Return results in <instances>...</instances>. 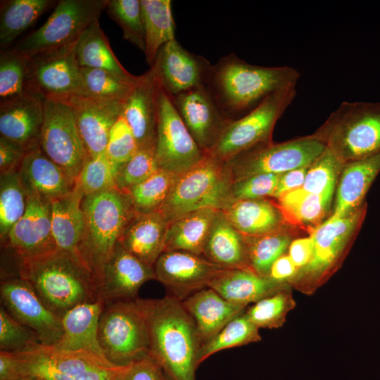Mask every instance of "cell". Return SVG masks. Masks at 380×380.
I'll return each mask as SVG.
<instances>
[{
	"label": "cell",
	"mask_w": 380,
	"mask_h": 380,
	"mask_svg": "<svg viewBox=\"0 0 380 380\" xmlns=\"http://www.w3.org/2000/svg\"><path fill=\"white\" fill-rule=\"evenodd\" d=\"M38 344L36 333L14 319L3 306L0 308V351L18 353Z\"/></svg>",
	"instance_id": "obj_50"
},
{
	"label": "cell",
	"mask_w": 380,
	"mask_h": 380,
	"mask_svg": "<svg viewBox=\"0 0 380 380\" xmlns=\"http://www.w3.org/2000/svg\"><path fill=\"white\" fill-rule=\"evenodd\" d=\"M246 252L251 269L267 277L274 262L284 254L291 236L284 229L258 236H244Z\"/></svg>",
	"instance_id": "obj_40"
},
{
	"label": "cell",
	"mask_w": 380,
	"mask_h": 380,
	"mask_svg": "<svg viewBox=\"0 0 380 380\" xmlns=\"http://www.w3.org/2000/svg\"><path fill=\"white\" fill-rule=\"evenodd\" d=\"M280 175L281 174L263 173L234 180L231 189L232 202L273 197Z\"/></svg>",
	"instance_id": "obj_52"
},
{
	"label": "cell",
	"mask_w": 380,
	"mask_h": 380,
	"mask_svg": "<svg viewBox=\"0 0 380 380\" xmlns=\"http://www.w3.org/2000/svg\"><path fill=\"white\" fill-rule=\"evenodd\" d=\"M145 34V60L153 65L160 49L175 39L170 0H140Z\"/></svg>",
	"instance_id": "obj_37"
},
{
	"label": "cell",
	"mask_w": 380,
	"mask_h": 380,
	"mask_svg": "<svg viewBox=\"0 0 380 380\" xmlns=\"http://www.w3.org/2000/svg\"><path fill=\"white\" fill-rule=\"evenodd\" d=\"M281 284L252 270L225 269L208 285L227 301L246 307L280 290Z\"/></svg>",
	"instance_id": "obj_32"
},
{
	"label": "cell",
	"mask_w": 380,
	"mask_h": 380,
	"mask_svg": "<svg viewBox=\"0 0 380 380\" xmlns=\"http://www.w3.org/2000/svg\"><path fill=\"white\" fill-rule=\"evenodd\" d=\"M75 56L80 67L104 70L132 83L139 78L128 72L118 61L99 20L93 22L77 40Z\"/></svg>",
	"instance_id": "obj_35"
},
{
	"label": "cell",
	"mask_w": 380,
	"mask_h": 380,
	"mask_svg": "<svg viewBox=\"0 0 380 380\" xmlns=\"http://www.w3.org/2000/svg\"><path fill=\"white\" fill-rule=\"evenodd\" d=\"M20 380H30V379H20Z\"/></svg>",
	"instance_id": "obj_59"
},
{
	"label": "cell",
	"mask_w": 380,
	"mask_h": 380,
	"mask_svg": "<svg viewBox=\"0 0 380 380\" xmlns=\"http://www.w3.org/2000/svg\"><path fill=\"white\" fill-rule=\"evenodd\" d=\"M53 0H3L0 3V48L10 45L56 4Z\"/></svg>",
	"instance_id": "obj_36"
},
{
	"label": "cell",
	"mask_w": 380,
	"mask_h": 380,
	"mask_svg": "<svg viewBox=\"0 0 380 380\" xmlns=\"http://www.w3.org/2000/svg\"><path fill=\"white\" fill-rule=\"evenodd\" d=\"M308 167H300L281 174L273 197L278 199L289 191L301 188L304 184Z\"/></svg>",
	"instance_id": "obj_56"
},
{
	"label": "cell",
	"mask_w": 380,
	"mask_h": 380,
	"mask_svg": "<svg viewBox=\"0 0 380 380\" xmlns=\"http://www.w3.org/2000/svg\"><path fill=\"white\" fill-rule=\"evenodd\" d=\"M170 98L195 141L207 155L232 120L222 113L205 85Z\"/></svg>",
	"instance_id": "obj_17"
},
{
	"label": "cell",
	"mask_w": 380,
	"mask_h": 380,
	"mask_svg": "<svg viewBox=\"0 0 380 380\" xmlns=\"http://www.w3.org/2000/svg\"><path fill=\"white\" fill-rule=\"evenodd\" d=\"M211 65L207 59L173 39L160 49L151 68L158 84L172 97L205 85Z\"/></svg>",
	"instance_id": "obj_18"
},
{
	"label": "cell",
	"mask_w": 380,
	"mask_h": 380,
	"mask_svg": "<svg viewBox=\"0 0 380 380\" xmlns=\"http://www.w3.org/2000/svg\"><path fill=\"white\" fill-rule=\"evenodd\" d=\"M155 153L160 169L177 175L189 170L205 156L171 98L159 84Z\"/></svg>",
	"instance_id": "obj_14"
},
{
	"label": "cell",
	"mask_w": 380,
	"mask_h": 380,
	"mask_svg": "<svg viewBox=\"0 0 380 380\" xmlns=\"http://www.w3.org/2000/svg\"><path fill=\"white\" fill-rule=\"evenodd\" d=\"M26 58L12 49L0 51V102L23 95Z\"/></svg>",
	"instance_id": "obj_48"
},
{
	"label": "cell",
	"mask_w": 380,
	"mask_h": 380,
	"mask_svg": "<svg viewBox=\"0 0 380 380\" xmlns=\"http://www.w3.org/2000/svg\"><path fill=\"white\" fill-rule=\"evenodd\" d=\"M125 367L42 344L23 352L0 351V380H118Z\"/></svg>",
	"instance_id": "obj_4"
},
{
	"label": "cell",
	"mask_w": 380,
	"mask_h": 380,
	"mask_svg": "<svg viewBox=\"0 0 380 380\" xmlns=\"http://www.w3.org/2000/svg\"><path fill=\"white\" fill-rule=\"evenodd\" d=\"M313 252V240L310 235L291 241L288 255L298 269L304 268L310 262Z\"/></svg>",
	"instance_id": "obj_55"
},
{
	"label": "cell",
	"mask_w": 380,
	"mask_h": 380,
	"mask_svg": "<svg viewBox=\"0 0 380 380\" xmlns=\"http://www.w3.org/2000/svg\"><path fill=\"white\" fill-rule=\"evenodd\" d=\"M84 196L75 183L70 193L51 203L52 234L56 248L78 258V248L84 230L82 207Z\"/></svg>",
	"instance_id": "obj_31"
},
{
	"label": "cell",
	"mask_w": 380,
	"mask_h": 380,
	"mask_svg": "<svg viewBox=\"0 0 380 380\" xmlns=\"http://www.w3.org/2000/svg\"><path fill=\"white\" fill-rule=\"evenodd\" d=\"M164 380H172L169 376H167L165 373L164 375Z\"/></svg>",
	"instance_id": "obj_58"
},
{
	"label": "cell",
	"mask_w": 380,
	"mask_h": 380,
	"mask_svg": "<svg viewBox=\"0 0 380 380\" xmlns=\"http://www.w3.org/2000/svg\"><path fill=\"white\" fill-rule=\"evenodd\" d=\"M299 78L293 67L251 64L232 53L211 65L205 86L226 117L235 120L273 92L297 85Z\"/></svg>",
	"instance_id": "obj_2"
},
{
	"label": "cell",
	"mask_w": 380,
	"mask_h": 380,
	"mask_svg": "<svg viewBox=\"0 0 380 380\" xmlns=\"http://www.w3.org/2000/svg\"><path fill=\"white\" fill-rule=\"evenodd\" d=\"M18 171L27 196L37 195L51 202L70 193L75 184L40 146L26 153Z\"/></svg>",
	"instance_id": "obj_25"
},
{
	"label": "cell",
	"mask_w": 380,
	"mask_h": 380,
	"mask_svg": "<svg viewBox=\"0 0 380 380\" xmlns=\"http://www.w3.org/2000/svg\"><path fill=\"white\" fill-rule=\"evenodd\" d=\"M177 175L159 169L148 178L122 192L127 196L134 213L157 212L167 199Z\"/></svg>",
	"instance_id": "obj_39"
},
{
	"label": "cell",
	"mask_w": 380,
	"mask_h": 380,
	"mask_svg": "<svg viewBox=\"0 0 380 380\" xmlns=\"http://www.w3.org/2000/svg\"><path fill=\"white\" fill-rule=\"evenodd\" d=\"M151 279H156L153 267L118 243L95 280L98 299L104 303L136 299L140 287Z\"/></svg>",
	"instance_id": "obj_20"
},
{
	"label": "cell",
	"mask_w": 380,
	"mask_h": 380,
	"mask_svg": "<svg viewBox=\"0 0 380 380\" xmlns=\"http://www.w3.org/2000/svg\"><path fill=\"white\" fill-rule=\"evenodd\" d=\"M159 169L155 146L139 148L118 170L115 177L116 188L125 191L148 178Z\"/></svg>",
	"instance_id": "obj_49"
},
{
	"label": "cell",
	"mask_w": 380,
	"mask_h": 380,
	"mask_svg": "<svg viewBox=\"0 0 380 380\" xmlns=\"http://www.w3.org/2000/svg\"><path fill=\"white\" fill-rule=\"evenodd\" d=\"M165 372L148 355L125 367L118 380H164Z\"/></svg>",
	"instance_id": "obj_53"
},
{
	"label": "cell",
	"mask_w": 380,
	"mask_h": 380,
	"mask_svg": "<svg viewBox=\"0 0 380 380\" xmlns=\"http://www.w3.org/2000/svg\"><path fill=\"white\" fill-rule=\"evenodd\" d=\"M27 196L17 170L1 173L0 236L4 242L13 226L26 210Z\"/></svg>",
	"instance_id": "obj_41"
},
{
	"label": "cell",
	"mask_w": 380,
	"mask_h": 380,
	"mask_svg": "<svg viewBox=\"0 0 380 380\" xmlns=\"http://www.w3.org/2000/svg\"><path fill=\"white\" fill-rule=\"evenodd\" d=\"M203 256L226 269L252 270L247 259L243 236L230 224L221 210L214 220Z\"/></svg>",
	"instance_id": "obj_33"
},
{
	"label": "cell",
	"mask_w": 380,
	"mask_h": 380,
	"mask_svg": "<svg viewBox=\"0 0 380 380\" xmlns=\"http://www.w3.org/2000/svg\"><path fill=\"white\" fill-rule=\"evenodd\" d=\"M296 94V85L277 90L247 114L232 120L207 156L227 163L258 144L272 141L277 120L293 102Z\"/></svg>",
	"instance_id": "obj_9"
},
{
	"label": "cell",
	"mask_w": 380,
	"mask_h": 380,
	"mask_svg": "<svg viewBox=\"0 0 380 380\" xmlns=\"http://www.w3.org/2000/svg\"><path fill=\"white\" fill-rule=\"evenodd\" d=\"M380 172V151L344 164L337 182L333 213L328 219L347 216L362 205L365 196Z\"/></svg>",
	"instance_id": "obj_27"
},
{
	"label": "cell",
	"mask_w": 380,
	"mask_h": 380,
	"mask_svg": "<svg viewBox=\"0 0 380 380\" xmlns=\"http://www.w3.org/2000/svg\"><path fill=\"white\" fill-rule=\"evenodd\" d=\"M19 274L61 318L78 305L99 300L90 270L80 258L58 248L20 260Z\"/></svg>",
	"instance_id": "obj_3"
},
{
	"label": "cell",
	"mask_w": 380,
	"mask_h": 380,
	"mask_svg": "<svg viewBox=\"0 0 380 380\" xmlns=\"http://www.w3.org/2000/svg\"><path fill=\"white\" fill-rule=\"evenodd\" d=\"M138 148L132 129L121 115L109 132L105 152L115 171V175Z\"/></svg>",
	"instance_id": "obj_51"
},
{
	"label": "cell",
	"mask_w": 380,
	"mask_h": 380,
	"mask_svg": "<svg viewBox=\"0 0 380 380\" xmlns=\"http://www.w3.org/2000/svg\"><path fill=\"white\" fill-rule=\"evenodd\" d=\"M44 101L27 91L0 102V134L24 146L28 151L40 146L44 121Z\"/></svg>",
	"instance_id": "obj_23"
},
{
	"label": "cell",
	"mask_w": 380,
	"mask_h": 380,
	"mask_svg": "<svg viewBox=\"0 0 380 380\" xmlns=\"http://www.w3.org/2000/svg\"><path fill=\"white\" fill-rule=\"evenodd\" d=\"M365 213L364 205L343 217L327 219L312 230L313 252L310 262L303 269L302 278L315 282L329 271L359 228Z\"/></svg>",
	"instance_id": "obj_19"
},
{
	"label": "cell",
	"mask_w": 380,
	"mask_h": 380,
	"mask_svg": "<svg viewBox=\"0 0 380 380\" xmlns=\"http://www.w3.org/2000/svg\"><path fill=\"white\" fill-rule=\"evenodd\" d=\"M158 82L152 68L141 75L123 103L122 115L139 148L155 146L158 117Z\"/></svg>",
	"instance_id": "obj_24"
},
{
	"label": "cell",
	"mask_w": 380,
	"mask_h": 380,
	"mask_svg": "<svg viewBox=\"0 0 380 380\" xmlns=\"http://www.w3.org/2000/svg\"><path fill=\"white\" fill-rule=\"evenodd\" d=\"M65 99L73 112L87 156L104 153L109 132L122 115L124 102L82 96Z\"/></svg>",
	"instance_id": "obj_22"
},
{
	"label": "cell",
	"mask_w": 380,
	"mask_h": 380,
	"mask_svg": "<svg viewBox=\"0 0 380 380\" xmlns=\"http://www.w3.org/2000/svg\"><path fill=\"white\" fill-rule=\"evenodd\" d=\"M167 227L168 222L158 211L134 213L118 243L141 262L153 267L164 251Z\"/></svg>",
	"instance_id": "obj_28"
},
{
	"label": "cell",
	"mask_w": 380,
	"mask_h": 380,
	"mask_svg": "<svg viewBox=\"0 0 380 380\" xmlns=\"http://www.w3.org/2000/svg\"><path fill=\"white\" fill-rule=\"evenodd\" d=\"M218 211L210 208L198 210L170 222L163 252L180 251L203 256L207 238Z\"/></svg>",
	"instance_id": "obj_34"
},
{
	"label": "cell",
	"mask_w": 380,
	"mask_h": 380,
	"mask_svg": "<svg viewBox=\"0 0 380 380\" xmlns=\"http://www.w3.org/2000/svg\"><path fill=\"white\" fill-rule=\"evenodd\" d=\"M82 207L84 230L78 253L96 280L134 211L126 194L117 188L84 196Z\"/></svg>",
	"instance_id": "obj_5"
},
{
	"label": "cell",
	"mask_w": 380,
	"mask_h": 380,
	"mask_svg": "<svg viewBox=\"0 0 380 380\" xmlns=\"http://www.w3.org/2000/svg\"><path fill=\"white\" fill-rule=\"evenodd\" d=\"M277 200V205L286 221L303 226H314L320 222L331 202L302 188L289 191Z\"/></svg>",
	"instance_id": "obj_38"
},
{
	"label": "cell",
	"mask_w": 380,
	"mask_h": 380,
	"mask_svg": "<svg viewBox=\"0 0 380 380\" xmlns=\"http://www.w3.org/2000/svg\"><path fill=\"white\" fill-rule=\"evenodd\" d=\"M108 0H60L46 21L12 48L28 58L77 42L106 9Z\"/></svg>",
	"instance_id": "obj_10"
},
{
	"label": "cell",
	"mask_w": 380,
	"mask_h": 380,
	"mask_svg": "<svg viewBox=\"0 0 380 380\" xmlns=\"http://www.w3.org/2000/svg\"><path fill=\"white\" fill-rule=\"evenodd\" d=\"M40 148L75 183L87 153L65 99H44Z\"/></svg>",
	"instance_id": "obj_12"
},
{
	"label": "cell",
	"mask_w": 380,
	"mask_h": 380,
	"mask_svg": "<svg viewBox=\"0 0 380 380\" xmlns=\"http://www.w3.org/2000/svg\"><path fill=\"white\" fill-rule=\"evenodd\" d=\"M86 96L125 102L134 85L108 71L80 67Z\"/></svg>",
	"instance_id": "obj_45"
},
{
	"label": "cell",
	"mask_w": 380,
	"mask_h": 380,
	"mask_svg": "<svg viewBox=\"0 0 380 380\" xmlns=\"http://www.w3.org/2000/svg\"><path fill=\"white\" fill-rule=\"evenodd\" d=\"M115 171L106 153L87 156L75 181L84 196L116 188Z\"/></svg>",
	"instance_id": "obj_47"
},
{
	"label": "cell",
	"mask_w": 380,
	"mask_h": 380,
	"mask_svg": "<svg viewBox=\"0 0 380 380\" xmlns=\"http://www.w3.org/2000/svg\"><path fill=\"white\" fill-rule=\"evenodd\" d=\"M260 340L259 328L243 312L232 319L220 332L201 346L198 354V365L220 350Z\"/></svg>",
	"instance_id": "obj_42"
},
{
	"label": "cell",
	"mask_w": 380,
	"mask_h": 380,
	"mask_svg": "<svg viewBox=\"0 0 380 380\" xmlns=\"http://www.w3.org/2000/svg\"><path fill=\"white\" fill-rule=\"evenodd\" d=\"M103 305V300H97L78 305L68 311L61 318L63 335L53 347L65 351L85 353L108 361L98 339V324Z\"/></svg>",
	"instance_id": "obj_26"
},
{
	"label": "cell",
	"mask_w": 380,
	"mask_h": 380,
	"mask_svg": "<svg viewBox=\"0 0 380 380\" xmlns=\"http://www.w3.org/2000/svg\"><path fill=\"white\" fill-rule=\"evenodd\" d=\"M51 203L37 195L27 196L25 213L11 229L4 242L20 260L57 249L52 234Z\"/></svg>",
	"instance_id": "obj_21"
},
{
	"label": "cell",
	"mask_w": 380,
	"mask_h": 380,
	"mask_svg": "<svg viewBox=\"0 0 380 380\" xmlns=\"http://www.w3.org/2000/svg\"><path fill=\"white\" fill-rule=\"evenodd\" d=\"M297 270L289 255L284 254L272 265L267 277L282 285L284 281L290 279L296 274Z\"/></svg>",
	"instance_id": "obj_57"
},
{
	"label": "cell",
	"mask_w": 380,
	"mask_h": 380,
	"mask_svg": "<svg viewBox=\"0 0 380 380\" xmlns=\"http://www.w3.org/2000/svg\"><path fill=\"white\" fill-rule=\"evenodd\" d=\"M182 303L196 322L202 345L246 308L227 301L209 287L191 294Z\"/></svg>",
	"instance_id": "obj_29"
},
{
	"label": "cell",
	"mask_w": 380,
	"mask_h": 380,
	"mask_svg": "<svg viewBox=\"0 0 380 380\" xmlns=\"http://www.w3.org/2000/svg\"><path fill=\"white\" fill-rule=\"evenodd\" d=\"M310 136L343 164L380 151V101H343Z\"/></svg>",
	"instance_id": "obj_6"
},
{
	"label": "cell",
	"mask_w": 380,
	"mask_h": 380,
	"mask_svg": "<svg viewBox=\"0 0 380 380\" xmlns=\"http://www.w3.org/2000/svg\"><path fill=\"white\" fill-rule=\"evenodd\" d=\"M343 165L334 153L325 148L323 153L309 166L301 188L331 201Z\"/></svg>",
	"instance_id": "obj_43"
},
{
	"label": "cell",
	"mask_w": 380,
	"mask_h": 380,
	"mask_svg": "<svg viewBox=\"0 0 380 380\" xmlns=\"http://www.w3.org/2000/svg\"><path fill=\"white\" fill-rule=\"evenodd\" d=\"M293 305L291 294L281 289L257 301L245 313L259 329L278 328L285 322Z\"/></svg>",
	"instance_id": "obj_46"
},
{
	"label": "cell",
	"mask_w": 380,
	"mask_h": 380,
	"mask_svg": "<svg viewBox=\"0 0 380 380\" xmlns=\"http://www.w3.org/2000/svg\"><path fill=\"white\" fill-rule=\"evenodd\" d=\"M325 146L310 135L274 144H258L227 163L233 181L257 174H283L309 167L325 150Z\"/></svg>",
	"instance_id": "obj_11"
},
{
	"label": "cell",
	"mask_w": 380,
	"mask_h": 380,
	"mask_svg": "<svg viewBox=\"0 0 380 380\" xmlns=\"http://www.w3.org/2000/svg\"><path fill=\"white\" fill-rule=\"evenodd\" d=\"M244 236H258L283 229L286 220L278 205L267 198L238 200L221 210Z\"/></svg>",
	"instance_id": "obj_30"
},
{
	"label": "cell",
	"mask_w": 380,
	"mask_h": 380,
	"mask_svg": "<svg viewBox=\"0 0 380 380\" xmlns=\"http://www.w3.org/2000/svg\"><path fill=\"white\" fill-rule=\"evenodd\" d=\"M136 299L104 303L100 315V346L106 358L118 367L149 355L148 326Z\"/></svg>",
	"instance_id": "obj_8"
},
{
	"label": "cell",
	"mask_w": 380,
	"mask_h": 380,
	"mask_svg": "<svg viewBox=\"0 0 380 380\" xmlns=\"http://www.w3.org/2000/svg\"><path fill=\"white\" fill-rule=\"evenodd\" d=\"M153 268L156 279L165 287L167 295L180 301L208 287L226 269L202 255L180 251L162 253Z\"/></svg>",
	"instance_id": "obj_16"
},
{
	"label": "cell",
	"mask_w": 380,
	"mask_h": 380,
	"mask_svg": "<svg viewBox=\"0 0 380 380\" xmlns=\"http://www.w3.org/2000/svg\"><path fill=\"white\" fill-rule=\"evenodd\" d=\"M232 182L227 164L205 155L198 164L177 175L158 212L169 223L198 210H223L232 202Z\"/></svg>",
	"instance_id": "obj_7"
},
{
	"label": "cell",
	"mask_w": 380,
	"mask_h": 380,
	"mask_svg": "<svg viewBox=\"0 0 380 380\" xmlns=\"http://www.w3.org/2000/svg\"><path fill=\"white\" fill-rule=\"evenodd\" d=\"M108 15L122 29L123 38L145 52V34L140 0H108Z\"/></svg>",
	"instance_id": "obj_44"
},
{
	"label": "cell",
	"mask_w": 380,
	"mask_h": 380,
	"mask_svg": "<svg viewBox=\"0 0 380 380\" xmlns=\"http://www.w3.org/2000/svg\"><path fill=\"white\" fill-rule=\"evenodd\" d=\"M136 300L148 326L149 355L172 380H196L202 344L182 301L168 295Z\"/></svg>",
	"instance_id": "obj_1"
},
{
	"label": "cell",
	"mask_w": 380,
	"mask_h": 380,
	"mask_svg": "<svg viewBox=\"0 0 380 380\" xmlns=\"http://www.w3.org/2000/svg\"><path fill=\"white\" fill-rule=\"evenodd\" d=\"M0 295L1 306L33 330L42 346H53L60 341L63 335L61 318L46 306L25 279L19 277L1 281Z\"/></svg>",
	"instance_id": "obj_15"
},
{
	"label": "cell",
	"mask_w": 380,
	"mask_h": 380,
	"mask_svg": "<svg viewBox=\"0 0 380 380\" xmlns=\"http://www.w3.org/2000/svg\"><path fill=\"white\" fill-rule=\"evenodd\" d=\"M28 150L22 144L0 137L1 173L16 170Z\"/></svg>",
	"instance_id": "obj_54"
},
{
	"label": "cell",
	"mask_w": 380,
	"mask_h": 380,
	"mask_svg": "<svg viewBox=\"0 0 380 380\" xmlns=\"http://www.w3.org/2000/svg\"><path fill=\"white\" fill-rule=\"evenodd\" d=\"M76 42L26 58V91L42 99L86 96Z\"/></svg>",
	"instance_id": "obj_13"
}]
</instances>
